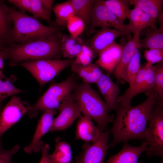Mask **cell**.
<instances>
[{
  "mask_svg": "<svg viewBox=\"0 0 163 163\" xmlns=\"http://www.w3.org/2000/svg\"><path fill=\"white\" fill-rule=\"evenodd\" d=\"M155 88L157 94V99L163 101V62L158 63L155 73Z\"/></svg>",
  "mask_w": 163,
  "mask_h": 163,
  "instance_id": "e575fe53",
  "label": "cell"
},
{
  "mask_svg": "<svg viewBox=\"0 0 163 163\" xmlns=\"http://www.w3.org/2000/svg\"><path fill=\"white\" fill-rule=\"evenodd\" d=\"M70 66L74 73L81 78L84 82L88 84L96 83L103 74L95 63H91L87 66H83L72 62Z\"/></svg>",
  "mask_w": 163,
  "mask_h": 163,
  "instance_id": "44dd1931",
  "label": "cell"
},
{
  "mask_svg": "<svg viewBox=\"0 0 163 163\" xmlns=\"http://www.w3.org/2000/svg\"><path fill=\"white\" fill-rule=\"evenodd\" d=\"M125 36V33L116 29L109 27L101 28L90 40L88 46L92 51L94 57L115 41L120 36Z\"/></svg>",
  "mask_w": 163,
  "mask_h": 163,
  "instance_id": "5bb4252c",
  "label": "cell"
},
{
  "mask_svg": "<svg viewBox=\"0 0 163 163\" xmlns=\"http://www.w3.org/2000/svg\"><path fill=\"white\" fill-rule=\"evenodd\" d=\"M8 1L20 9V10L30 12V0H8Z\"/></svg>",
  "mask_w": 163,
  "mask_h": 163,
  "instance_id": "74e56055",
  "label": "cell"
},
{
  "mask_svg": "<svg viewBox=\"0 0 163 163\" xmlns=\"http://www.w3.org/2000/svg\"><path fill=\"white\" fill-rule=\"evenodd\" d=\"M14 77L13 76L4 78H0V115L3 108L2 103L5 98L24 92L13 85L12 82L15 79Z\"/></svg>",
  "mask_w": 163,
  "mask_h": 163,
  "instance_id": "4dcf8cb0",
  "label": "cell"
},
{
  "mask_svg": "<svg viewBox=\"0 0 163 163\" xmlns=\"http://www.w3.org/2000/svg\"><path fill=\"white\" fill-rule=\"evenodd\" d=\"M149 64L147 63L141 66L133 82L126 91L117 99V105L127 107H131L132 99L137 95L141 93L145 79Z\"/></svg>",
  "mask_w": 163,
  "mask_h": 163,
  "instance_id": "e0dca14e",
  "label": "cell"
},
{
  "mask_svg": "<svg viewBox=\"0 0 163 163\" xmlns=\"http://www.w3.org/2000/svg\"><path fill=\"white\" fill-rule=\"evenodd\" d=\"M109 74L103 73L96 84L109 111H111L117 107L120 90L118 85L113 81Z\"/></svg>",
  "mask_w": 163,
  "mask_h": 163,
  "instance_id": "9a60e30c",
  "label": "cell"
},
{
  "mask_svg": "<svg viewBox=\"0 0 163 163\" xmlns=\"http://www.w3.org/2000/svg\"><path fill=\"white\" fill-rule=\"evenodd\" d=\"M141 48L146 49H163V31L155 24L146 28L144 38L141 40Z\"/></svg>",
  "mask_w": 163,
  "mask_h": 163,
  "instance_id": "d4e9b609",
  "label": "cell"
},
{
  "mask_svg": "<svg viewBox=\"0 0 163 163\" xmlns=\"http://www.w3.org/2000/svg\"><path fill=\"white\" fill-rule=\"evenodd\" d=\"M127 18L129 20V23L127 25L130 32L133 34L140 32L144 28L154 25L156 21L136 6L133 9L130 10Z\"/></svg>",
  "mask_w": 163,
  "mask_h": 163,
  "instance_id": "ffe728a7",
  "label": "cell"
},
{
  "mask_svg": "<svg viewBox=\"0 0 163 163\" xmlns=\"http://www.w3.org/2000/svg\"><path fill=\"white\" fill-rule=\"evenodd\" d=\"M53 10L56 17L54 23L59 28L66 25L69 19L76 15L71 0L56 4Z\"/></svg>",
  "mask_w": 163,
  "mask_h": 163,
  "instance_id": "83f0119b",
  "label": "cell"
},
{
  "mask_svg": "<svg viewBox=\"0 0 163 163\" xmlns=\"http://www.w3.org/2000/svg\"><path fill=\"white\" fill-rule=\"evenodd\" d=\"M74 74L65 80L51 85L43 95L32 106H30L27 114L30 118L36 117L40 111L47 110H57L61 103L75 88L76 83Z\"/></svg>",
  "mask_w": 163,
  "mask_h": 163,
  "instance_id": "5b68a950",
  "label": "cell"
},
{
  "mask_svg": "<svg viewBox=\"0 0 163 163\" xmlns=\"http://www.w3.org/2000/svg\"><path fill=\"white\" fill-rule=\"evenodd\" d=\"M8 8L7 5L0 1V42L5 47L9 45L13 29Z\"/></svg>",
  "mask_w": 163,
  "mask_h": 163,
  "instance_id": "603a6c76",
  "label": "cell"
},
{
  "mask_svg": "<svg viewBox=\"0 0 163 163\" xmlns=\"http://www.w3.org/2000/svg\"><path fill=\"white\" fill-rule=\"evenodd\" d=\"M20 149V146L18 144L7 150L4 149L2 145H0V163H12L13 155L18 152Z\"/></svg>",
  "mask_w": 163,
  "mask_h": 163,
  "instance_id": "8d00e7d4",
  "label": "cell"
},
{
  "mask_svg": "<svg viewBox=\"0 0 163 163\" xmlns=\"http://www.w3.org/2000/svg\"><path fill=\"white\" fill-rule=\"evenodd\" d=\"M8 10L13 24L9 45L12 43L22 44L61 32L60 28L45 26L38 18L27 15L25 11L9 7Z\"/></svg>",
  "mask_w": 163,
  "mask_h": 163,
  "instance_id": "3957f363",
  "label": "cell"
},
{
  "mask_svg": "<svg viewBox=\"0 0 163 163\" xmlns=\"http://www.w3.org/2000/svg\"><path fill=\"white\" fill-rule=\"evenodd\" d=\"M76 15L83 21L85 30L88 33L94 5L96 0H71Z\"/></svg>",
  "mask_w": 163,
  "mask_h": 163,
  "instance_id": "484cf974",
  "label": "cell"
},
{
  "mask_svg": "<svg viewBox=\"0 0 163 163\" xmlns=\"http://www.w3.org/2000/svg\"><path fill=\"white\" fill-rule=\"evenodd\" d=\"M56 110H49L44 111L39 120L34 134L30 143L24 149L27 154L37 153L41 151L44 144L42 137L50 131L52 126L53 116L56 113Z\"/></svg>",
  "mask_w": 163,
  "mask_h": 163,
  "instance_id": "7c38bea8",
  "label": "cell"
},
{
  "mask_svg": "<svg viewBox=\"0 0 163 163\" xmlns=\"http://www.w3.org/2000/svg\"><path fill=\"white\" fill-rule=\"evenodd\" d=\"M73 59H42L24 62L20 65L28 71L36 79L41 88L70 66Z\"/></svg>",
  "mask_w": 163,
  "mask_h": 163,
  "instance_id": "52a82bcc",
  "label": "cell"
},
{
  "mask_svg": "<svg viewBox=\"0 0 163 163\" xmlns=\"http://www.w3.org/2000/svg\"><path fill=\"white\" fill-rule=\"evenodd\" d=\"M5 47H4L3 44L0 42V50H4Z\"/></svg>",
  "mask_w": 163,
  "mask_h": 163,
  "instance_id": "ab89813d",
  "label": "cell"
},
{
  "mask_svg": "<svg viewBox=\"0 0 163 163\" xmlns=\"http://www.w3.org/2000/svg\"><path fill=\"white\" fill-rule=\"evenodd\" d=\"M48 157L50 163H71L72 157L70 144L64 141H57L54 152Z\"/></svg>",
  "mask_w": 163,
  "mask_h": 163,
  "instance_id": "f1b7e54d",
  "label": "cell"
},
{
  "mask_svg": "<svg viewBox=\"0 0 163 163\" xmlns=\"http://www.w3.org/2000/svg\"><path fill=\"white\" fill-rule=\"evenodd\" d=\"M30 106L27 101L14 96L3 108L0 115V145H2L3 134L27 113Z\"/></svg>",
  "mask_w": 163,
  "mask_h": 163,
  "instance_id": "30bf717a",
  "label": "cell"
},
{
  "mask_svg": "<svg viewBox=\"0 0 163 163\" xmlns=\"http://www.w3.org/2000/svg\"><path fill=\"white\" fill-rule=\"evenodd\" d=\"M72 94L84 116L94 120L101 131L113 121L114 116L110 115L108 107L89 84L84 82L77 84Z\"/></svg>",
  "mask_w": 163,
  "mask_h": 163,
  "instance_id": "277c9868",
  "label": "cell"
},
{
  "mask_svg": "<svg viewBox=\"0 0 163 163\" xmlns=\"http://www.w3.org/2000/svg\"><path fill=\"white\" fill-rule=\"evenodd\" d=\"M101 131L95 126L91 119L81 116L76 125L75 139L92 142L97 139Z\"/></svg>",
  "mask_w": 163,
  "mask_h": 163,
  "instance_id": "d6986e66",
  "label": "cell"
},
{
  "mask_svg": "<svg viewBox=\"0 0 163 163\" xmlns=\"http://www.w3.org/2000/svg\"><path fill=\"white\" fill-rule=\"evenodd\" d=\"M66 25L70 35L74 38L79 37L85 30V25L83 21L75 15L67 21Z\"/></svg>",
  "mask_w": 163,
  "mask_h": 163,
  "instance_id": "d6a6232c",
  "label": "cell"
},
{
  "mask_svg": "<svg viewBox=\"0 0 163 163\" xmlns=\"http://www.w3.org/2000/svg\"><path fill=\"white\" fill-rule=\"evenodd\" d=\"M94 57V54L88 46L85 44L77 55L73 63L83 66H87L91 63Z\"/></svg>",
  "mask_w": 163,
  "mask_h": 163,
  "instance_id": "836d02e7",
  "label": "cell"
},
{
  "mask_svg": "<svg viewBox=\"0 0 163 163\" xmlns=\"http://www.w3.org/2000/svg\"><path fill=\"white\" fill-rule=\"evenodd\" d=\"M147 95L144 101L136 106L127 107L117 106L116 117L110 130L113 139L109 147L130 140L144 139L151 113L157 100L155 88Z\"/></svg>",
  "mask_w": 163,
  "mask_h": 163,
  "instance_id": "6da1fadb",
  "label": "cell"
},
{
  "mask_svg": "<svg viewBox=\"0 0 163 163\" xmlns=\"http://www.w3.org/2000/svg\"><path fill=\"white\" fill-rule=\"evenodd\" d=\"M84 44L79 37L74 38L70 35H63L61 44L62 56L67 59L75 58Z\"/></svg>",
  "mask_w": 163,
  "mask_h": 163,
  "instance_id": "cb8c5ba5",
  "label": "cell"
},
{
  "mask_svg": "<svg viewBox=\"0 0 163 163\" xmlns=\"http://www.w3.org/2000/svg\"><path fill=\"white\" fill-rule=\"evenodd\" d=\"M144 139L148 147L145 151L149 157L163 156V101L157 99L150 115Z\"/></svg>",
  "mask_w": 163,
  "mask_h": 163,
  "instance_id": "8992f818",
  "label": "cell"
},
{
  "mask_svg": "<svg viewBox=\"0 0 163 163\" xmlns=\"http://www.w3.org/2000/svg\"><path fill=\"white\" fill-rule=\"evenodd\" d=\"M144 52L147 63L153 65L154 63L163 62V49H146Z\"/></svg>",
  "mask_w": 163,
  "mask_h": 163,
  "instance_id": "d590c367",
  "label": "cell"
},
{
  "mask_svg": "<svg viewBox=\"0 0 163 163\" xmlns=\"http://www.w3.org/2000/svg\"><path fill=\"white\" fill-rule=\"evenodd\" d=\"M148 147L145 142L139 146H131L125 142L120 151L110 157L107 163H138L139 156Z\"/></svg>",
  "mask_w": 163,
  "mask_h": 163,
  "instance_id": "ac0fdd59",
  "label": "cell"
},
{
  "mask_svg": "<svg viewBox=\"0 0 163 163\" xmlns=\"http://www.w3.org/2000/svg\"><path fill=\"white\" fill-rule=\"evenodd\" d=\"M156 21L162 14L163 0H129Z\"/></svg>",
  "mask_w": 163,
  "mask_h": 163,
  "instance_id": "4316f807",
  "label": "cell"
},
{
  "mask_svg": "<svg viewBox=\"0 0 163 163\" xmlns=\"http://www.w3.org/2000/svg\"><path fill=\"white\" fill-rule=\"evenodd\" d=\"M123 48V46L114 41L99 54L95 63L111 74L120 58Z\"/></svg>",
  "mask_w": 163,
  "mask_h": 163,
  "instance_id": "2e32d148",
  "label": "cell"
},
{
  "mask_svg": "<svg viewBox=\"0 0 163 163\" xmlns=\"http://www.w3.org/2000/svg\"><path fill=\"white\" fill-rule=\"evenodd\" d=\"M104 2L120 20L124 23L130 10L129 0H107Z\"/></svg>",
  "mask_w": 163,
  "mask_h": 163,
  "instance_id": "f546056e",
  "label": "cell"
},
{
  "mask_svg": "<svg viewBox=\"0 0 163 163\" xmlns=\"http://www.w3.org/2000/svg\"><path fill=\"white\" fill-rule=\"evenodd\" d=\"M98 27H113L124 32L129 39L131 38L128 25L120 20L102 0H96L95 3L88 33H93Z\"/></svg>",
  "mask_w": 163,
  "mask_h": 163,
  "instance_id": "ba28073f",
  "label": "cell"
},
{
  "mask_svg": "<svg viewBox=\"0 0 163 163\" xmlns=\"http://www.w3.org/2000/svg\"><path fill=\"white\" fill-rule=\"evenodd\" d=\"M60 32L47 37L39 38L22 43H12L4 50L5 59L14 66L23 61L59 59L62 56Z\"/></svg>",
  "mask_w": 163,
  "mask_h": 163,
  "instance_id": "7a4b0ae2",
  "label": "cell"
},
{
  "mask_svg": "<svg viewBox=\"0 0 163 163\" xmlns=\"http://www.w3.org/2000/svg\"><path fill=\"white\" fill-rule=\"evenodd\" d=\"M50 145L48 144H43L41 151L42 155L39 163H50L48 155Z\"/></svg>",
  "mask_w": 163,
  "mask_h": 163,
  "instance_id": "f35d334b",
  "label": "cell"
},
{
  "mask_svg": "<svg viewBox=\"0 0 163 163\" xmlns=\"http://www.w3.org/2000/svg\"><path fill=\"white\" fill-rule=\"evenodd\" d=\"M140 32L133 34V37L123 46L120 58L111 73L119 81H123L126 67L135 54L141 48Z\"/></svg>",
  "mask_w": 163,
  "mask_h": 163,
  "instance_id": "4fadbf2b",
  "label": "cell"
},
{
  "mask_svg": "<svg viewBox=\"0 0 163 163\" xmlns=\"http://www.w3.org/2000/svg\"><path fill=\"white\" fill-rule=\"evenodd\" d=\"M109 136L108 131H101L94 142H85L82 151L75 157V163H103L109 147Z\"/></svg>",
  "mask_w": 163,
  "mask_h": 163,
  "instance_id": "9c48e42d",
  "label": "cell"
},
{
  "mask_svg": "<svg viewBox=\"0 0 163 163\" xmlns=\"http://www.w3.org/2000/svg\"><path fill=\"white\" fill-rule=\"evenodd\" d=\"M141 56L139 51L134 56L127 66L123 77V81L131 85L138 73L140 67Z\"/></svg>",
  "mask_w": 163,
  "mask_h": 163,
  "instance_id": "1f68e13d",
  "label": "cell"
},
{
  "mask_svg": "<svg viewBox=\"0 0 163 163\" xmlns=\"http://www.w3.org/2000/svg\"><path fill=\"white\" fill-rule=\"evenodd\" d=\"M57 110H59V113L53 118L50 130L51 132L68 128L77 118L81 116V111L72 94L61 103Z\"/></svg>",
  "mask_w": 163,
  "mask_h": 163,
  "instance_id": "8fae6325",
  "label": "cell"
},
{
  "mask_svg": "<svg viewBox=\"0 0 163 163\" xmlns=\"http://www.w3.org/2000/svg\"><path fill=\"white\" fill-rule=\"evenodd\" d=\"M53 2L52 0H30V13L35 17L46 21L49 26L59 27L50 18Z\"/></svg>",
  "mask_w": 163,
  "mask_h": 163,
  "instance_id": "7402d4cb",
  "label": "cell"
}]
</instances>
